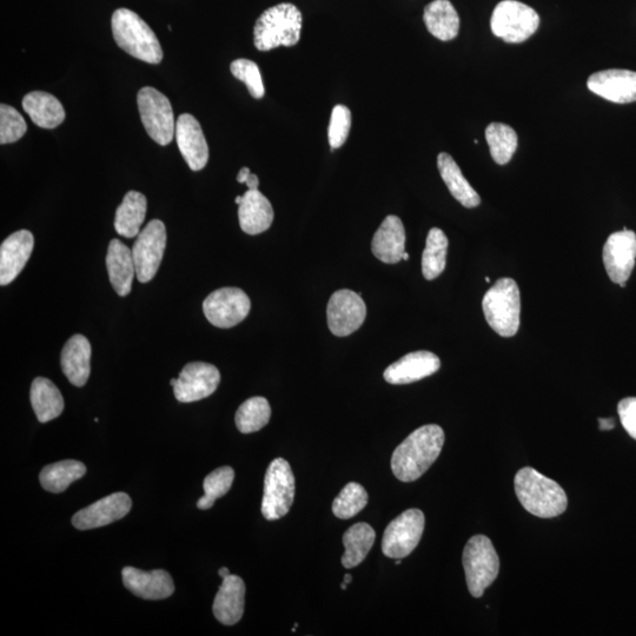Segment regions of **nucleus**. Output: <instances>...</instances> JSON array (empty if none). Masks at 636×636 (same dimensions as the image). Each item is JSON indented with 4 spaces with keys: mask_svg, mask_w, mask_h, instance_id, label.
Returning <instances> with one entry per match:
<instances>
[{
    "mask_svg": "<svg viewBox=\"0 0 636 636\" xmlns=\"http://www.w3.org/2000/svg\"><path fill=\"white\" fill-rule=\"evenodd\" d=\"M599 424L601 430H612L615 427L613 419H599Z\"/></svg>",
    "mask_w": 636,
    "mask_h": 636,
    "instance_id": "a18cd8bd",
    "label": "nucleus"
},
{
    "mask_svg": "<svg viewBox=\"0 0 636 636\" xmlns=\"http://www.w3.org/2000/svg\"><path fill=\"white\" fill-rule=\"evenodd\" d=\"M468 591L474 598H481L486 589L498 578L500 559L493 542L485 535H475L463 551Z\"/></svg>",
    "mask_w": 636,
    "mask_h": 636,
    "instance_id": "423d86ee",
    "label": "nucleus"
},
{
    "mask_svg": "<svg viewBox=\"0 0 636 636\" xmlns=\"http://www.w3.org/2000/svg\"><path fill=\"white\" fill-rule=\"evenodd\" d=\"M176 382H177V379H172V380L170 381L171 386H172V387H174V386H175V384H176Z\"/></svg>",
    "mask_w": 636,
    "mask_h": 636,
    "instance_id": "603ef678",
    "label": "nucleus"
},
{
    "mask_svg": "<svg viewBox=\"0 0 636 636\" xmlns=\"http://www.w3.org/2000/svg\"><path fill=\"white\" fill-rule=\"evenodd\" d=\"M122 578L125 588L144 600L168 599L176 589L171 575L163 569L143 572L134 567H125Z\"/></svg>",
    "mask_w": 636,
    "mask_h": 636,
    "instance_id": "aec40b11",
    "label": "nucleus"
},
{
    "mask_svg": "<svg viewBox=\"0 0 636 636\" xmlns=\"http://www.w3.org/2000/svg\"><path fill=\"white\" fill-rule=\"evenodd\" d=\"M28 130L25 119L10 105H0V144H11L19 141Z\"/></svg>",
    "mask_w": 636,
    "mask_h": 636,
    "instance_id": "58836bf2",
    "label": "nucleus"
},
{
    "mask_svg": "<svg viewBox=\"0 0 636 636\" xmlns=\"http://www.w3.org/2000/svg\"><path fill=\"white\" fill-rule=\"evenodd\" d=\"M371 250L383 263L396 264L403 260L406 253V230L399 217H386L374 235Z\"/></svg>",
    "mask_w": 636,
    "mask_h": 636,
    "instance_id": "5701e85b",
    "label": "nucleus"
},
{
    "mask_svg": "<svg viewBox=\"0 0 636 636\" xmlns=\"http://www.w3.org/2000/svg\"><path fill=\"white\" fill-rule=\"evenodd\" d=\"M131 507L132 501L127 493H114L79 510L72 518V525L78 530L108 526L127 516Z\"/></svg>",
    "mask_w": 636,
    "mask_h": 636,
    "instance_id": "dca6fc26",
    "label": "nucleus"
},
{
    "mask_svg": "<svg viewBox=\"0 0 636 636\" xmlns=\"http://www.w3.org/2000/svg\"><path fill=\"white\" fill-rule=\"evenodd\" d=\"M448 238L439 228L429 231L422 255V273L428 281L439 277L446 269Z\"/></svg>",
    "mask_w": 636,
    "mask_h": 636,
    "instance_id": "72a5a7b5",
    "label": "nucleus"
},
{
    "mask_svg": "<svg viewBox=\"0 0 636 636\" xmlns=\"http://www.w3.org/2000/svg\"><path fill=\"white\" fill-rule=\"evenodd\" d=\"M270 417L271 408L268 400L256 396L241 404L237 410L235 422L242 434H251L267 426Z\"/></svg>",
    "mask_w": 636,
    "mask_h": 636,
    "instance_id": "c9c22d12",
    "label": "nucleus"
},
{
    "mask_svg": "<svg viewBox=\"0 0 636 636\" xmlns=\"http://www.w3.org/2000/svg\"><path fill=\"white\" fill-rule=\"evenodd\" d=\"M106 268H108L111 286L119 296H128L131 293L132 281L136 275V265L132 250L118 240H112L108 255H106Z\"/></svg>",
    "mask_w": 636,
    "mask_h": 636,
    "instance_id": "a878e982",
    "label": "nucleus"
},
{
    "mask_svg": "<svg viewBox=\"0 0 636 636\" xmlns=\"http://www.w3.org/2000/svg\"><path fill=\"white\" fill-rule=\"evenodd\" d=\"M112 33L122 50L139 61L159 64L163 59V50L155 32L134 11L119 9L111 19Z\"/></svg>",
    "mask_w": 636,
    "mask_h": 636,
    "instance_id": "7ed1b4c3",
    "label": "nucleus"
},
{
    "mask_svg": "<svg viewBox=\"0 0 636 636\" xmlns=\"http://www.w3.org/2000/svg\"><path fill=\"white\" fill-rule=\"evenodd\" d=\"M235 479L234 469L221 467L210 473L203 482L204 496L197 502V508L210 509L217 499L222 498L233 487Z\"/></svg>",
    "mask_w": 636,
    "mask_h": 636,
    "instance_id": "e433bc0d",
    "label": "nucleus"
},
{
    "mask_svg": "<svg viewBox=\"0 0 636 636\" xmlns=\"http://www.w3.org/2000/svg\"><path fill=\"white\" fill-rule=\"evenodd\" d=\"M238 220L245 234L258 235L274 222V209L260 190H248L238 204Z\"/></svg>",
    "mask_w": 636,
    "mask_h": 636,
    "instance_id": "4be33fe9",
    "label": "nucleus"
},
{
    "mask_svg": "<svg viewBox=\"0 0 636 636\" xmlns=\"http://www.w3.org/2000/svg\"><path fill=\"white\" fill-rule=\"evenodd\" d=\"M148 201L141 192L129 191L116 211L115 229L121 236L132 238L141 233L147 217Z\"/></svg>",
    "mask_w": 636,
    "mask_h": 636,
    "instance_id": "7c9ffc66",
    "label": "nucleus"
},
{
    "mask_svg": "<svg viewBox=\"0 0 636 636\" xmlns=\"http://www.w3.org/2000/svg\"><path fill=\"white\" fill-rule=\"evenodd\" d=\"M245 184H247V187L250 190H257L258 189V185H260V180H258V177L254 174H250V176L248 177L247 182H245Z\"/></svg>",
    "mask_w": 636,
    "mask_h": 636,
    "instance_id": "37998d69",
    "label": "nucleus"
},
{
    "mask_svg": "<svg viewBox=\"0 0 636 636\" xmlns=\"http://www.w3.org/2000/svg\"><path fill=\"white\" fill-rule=\"evenodd\" d=\"M251 171L249 168H242L240 172H238L237 182L245 184L247 182L248 177L250 176Z\"/></svg>",
    "mask_w": 636,
    "mask_h": 636,
    "instance_id": "c03bdc74",
    "label": "nucleus"
},
{
    "mask_svg": "<svg viewBox=\"0 0 636 636\" xmlns=\"http://www.w3.org/2000/svg\"><path fill=\"white\" fill-rule=\"evenodd\" d=\"M426 519L420 509H408L389 523L382 539V552L389 559H404L421 541Z\"/></svg>",
    "mask_w": 636,
    "mask_h": 636,
    "instance_id": "9d476101",
    "label": "nucleus"
},
{
    "mask_svg": "<svg viewBox=\"0 0 636 636\" xmlns=\"http://www.w3.org/2000/svg\"><path fill=\"white\" fill-rule=\"evenodd\" d=\"M165 248H167V229L162 221L152 220L139 233L132 248L139 282L148 283L156 276Z\"/></svg>",
    "mask_w": 636,
    "mask_h": 636,
    "instance_id": "9b49d317",
    "label": "nucleus"
},
{
    "mask_svg": "<svg viewBox=\"0 0 636 636\" xmlns=\"http://www.w3.org/2000/svg\"><path fill=\"white\" fill-rule=\"evenodd\" d=\"M86 474L84 463L76 460H65L46 466L39 474V481L46 492L59 494L65 492L75 481Z\"/></svg>",
    "mask_w": 636,
    "mask_h": 636,
    "instance_id": "473e14b6",
    "label": "nucleus"
},
{
    "mask_svg": "<svg viewBox=\"0 0 636 636\" xmlns=\"http://www.w3.org/2000/svg\"><path fill=\"white\" fill-rule=\"evenodd\" d=\"M295 498V476L284 459L270 463L264 477L262 514L268 521L283 518L289 513Z\"/></svg>",
    "mask_w": 636,
    "mask_h": 636,
    "instance_id": "6e6552de",
    "label": "nucleus"
},
{
    "mask_svg": "<svg viewBox=\"0 0 636 636\" xmlns=\"http://www.w3.org/2000/svg\"><path fill=\"white\" fill-rule=\"evenodd\" d=\"M218 575L221 576L222 579L228 578L230 575L229 569L227 567H223L218 571Z\"/></svg>",
    "mask_w": 636,
    "mask_h": 636,
    "instance_id": "49530a36",
    "label": "nucleus"
},
{
    "mask_svg": "<svg viewBox=\"0 0 636 636\" xmlns=\"http://www.w3.org/2000/svg\"><path fill=\"white\" fill-rule=\"evenodd\" d=\"M351 128V112L344 105H336L331 112L328 139L331 151L340 149L347 142Z\"/></svg>",
    "mask_w": 636,
    "mask_h": 636,
    "instance_id": "a19ab883",
    "label": "nucleus"
},
{
    "mask_svg": "<svg viewBox=\"0 0 636 636\" xmlns=\"http://www.w3.org/2000/svg\"><path fill=\"white\" fill-rule=\"evenodd\" d=\"M539 25L538 12L516 0H503L496 5L490 21L494 35L512 44L526 42L538 31Z\"/></svg>",
    "mask_w": 636,
    "mask_h": 636,
    "instance_id": "0eeeda50",
    "label": "nucleus"
},
{
    "mask_svg": "<svg viewBox=\"0 0 636 636\" xmlns=\"http://www.w3.org/2000/svg\"><path fill=\"white\" fill-rule=\"evenodd\" d=\"M403 260H404V261H408V260H409V254L404 253V255H403Z\"/></svg>",
    "mask_w": 636,
    "mask_h": 636,
    "instance_id": "3c124183",
    "label": "nucleus"
},
{
    "mask_svg": "<svg viewBox=\"0 0 636 636\" xmlns=\"http://www.w3.org/2000/svg\"><path fill=\"white\" fill-rule=\"evenodd\" d=\"M139 115L148 135L165 147L176 132L174 111L167 97L154 88H143L137 96Z\"/></svg>",
    "mask_w": 636,
    "mask_h": 636,
    "instance_id": "1a4fd4ad",
    "label": "nucleus"
},
{
    "mask_svg": "<svg viewBox=\"0 0 636 636\" xmlns=\"http://www.w3.org/2000/svg\"><path fill=\"white\" fill-rule=\"evenodd\" d=\"M441 368V361L430 351H414L396 361L384 371V380L390 384H409L432 376Z\"/></svg>",
    "mask_w": 636,
    "mask_h": 636,
    "instance_id": "412c9836",
    "label": "nucleus"
},
{
    "mask_svg": "<svg viewBox=\"0 0 636 636\" xmlns=\"http://www.w3.org/2000/svg\"><path fill=\"white\" fill-rule=\"evenodd\" d=\"M23 109L39 128L55 129L65 119V111L55 96L44 91H33L23 99Z\"/></svg>",
    "mask_w": 636,
    "mask_h": 636,
    "instance_id": "bb28decb",
    "label": "nucleus"
},
{
    "mask_svg": "<svg viewBox=\"0 0 636 636\" xmlns=\"http://www.w3.org/2000/svg\"><path fill=\"white\" fill-rule=\"evenodd\" d=\"M351 581H353V576H351L350 574H346V575H344V581H343V582H346V583H347V585H349V583H350Z\"/></svg>",
    "mask_w": 636,
    "mask_h": 636,
    "instance_id": "de8ad7c7",
    "label": "nucleus"
},
{
    "mask_svg": "<svg viewBox=\"0 0 636 636\" xmlns=\"http://www.w3.org/2000/svg\"><path fill=\"white\" fill-rule=\"evenodd\" d=\"M91 344L83 335L72 336L65 343L61 364L63 373L75 387H84L91 373Z\"/></svg>",
    "mask_w": 636,
    "mask_h": 636,
    "instance_id": "393cba45",
    "label": "nucleus"
},
{
    "mask_svg": "<svg viewBox=\"0 0 636 636\" xmlns=\"http://www.w3.org/2000/svg\"><path fill=\"white\" fill-rule=\"evenodd\" d=\"M220 382V370L212 364L188 363L174 386L175 397L182 403L201 401L214 394Z\"/></svg>",
    "mask_w": 636,
    "mask_h": 636,
    "instance_id": "4468645a",
    "label": "nucleus"
},
{
    "mask_svg": "<svg viewBox=\"0 0 636 636\" xmlns=\"http://www.w3.org/2000/svg\"><path fill=\"white\" fill-rule=\"evenodd\" d=\"M367 306L360 294L342 289L330 297L327 317L328 326L335 336L346 337L359 330L366 321Z\"/></svg>",
    "mask_w": 636,
    "mask_h": 636,
    "instance_id": "ddd939ff",
    "label": "nucleus"
},
{
    "mask_svg": "<svg viewBox=\"0 0 636 636\" xmlns=\"http://www.w3.org/2000/svg\"><path fill=\"white\" fill-rule=\"evenodd\" d=\"M245 585L240 576L230 574L223 579L212 612L215 618L225 626H234L240 622L244 613Z\"/></svg>",
    "mask_w": 636,
    "mask_h": 636,
    "instance_id": "b1692460",
    "label": "nucleus"
},
{
    "mask_svg": "<svg viewBox=\"0 0 636 636\" xmlns=\"http://www.w3.org/2000/svg\"><path fill=\"white\" fill-rule=\"evenodd\" d=\"M636 260V235L626 228L608 237L604 247V264L611 281L626 287Z\"/></svg>",
    "mask_w": 636,
    "mask_h": 636,
    "instance_id": "2eb2a0df",
    "label": "nucleus"
},
{
    "mask_svg": "<svg viewBox=\"0 0 636 636\" xmlns=\"http://www.w3.org/2000/svg\"><path fill=\"white\" fill-rule=\"evenodd\" d=\"M368 500L367 490L360 483L350 482L334 500L333 513L336 518L349 520L366 508Z\"/></svg>",
    "mask_w": 636,
    "mask_h": 636,
    "instance_id": "4c0bfd02",
    "label": "nucleus"
},
{
    "mask_svg": "<svg viewBox=\"0 0 636 636\" xmlns=\"http://www.w3.org/2000/svg\"><path fill=\"white\" fill-rule=\"evenodd\" d=\"M302 23V13L294 4L282 3L264 11L254 28L256 49L270 51L296 45L301 39Z\"/></svg>",
    "mask_w": 636,
    "mask_h": 636,
    "instance_id": "20e7f679",
    "label": "nucleus"
},
{
    "mask_svg": "<svg viewBox=\"0 0 636 636\" xmlns=\"http://www.w3.org/2000/svg\"><path fill=\"white\" fill-rule=\"evenodd\" d=\"M445 445V432L437 424H427L410 434L392 457L394 475L402 482H414L433 466Z\"/></svg>",
    "mask_w": 636,
    "mask_h": 636,
    "instance_id": "f257e3e1",
    "label": "nucleus"
},
{
    "mask_svg": "<svg viewBox=\"0 0 636 636\" xmlns=\"http://www.w3.org/2000/svg\"><path fill=\"white\" fill-rule=\"evenodd\" d=\"M515 493L523 508L542 519H551L566 512L565 490L534 468L526 467L515 476Z\"/></svg>",
    "mask_w": 636,
    "mask_h": 636,
    "instance_id": "f03ea898",
    "label": "nucleus"
},
{
    "mask_svg": "<svg viewBox=\"0 0 636 636\" xmlns=\"http://www.w3.org/2000/svg\"><path fill=\"white\" fill-rule=\"evenodd\" d=\"M483 314L496 334L513 337L520 328L521 298L512 278H501L487 291L482 301Z\"/></svg>",
    "mask_w": 636,
    "mask_h": 636,
    "instance_id": "39448f33",
    "label": "nucleus"
},
{
    "mask_svg": "<svg viewBox=\"0 0 636 636\" xmlns=\"http://www.w3.org/2000/svg\"><path fill=\"white\" fill-rule=\"evenodd\" d=\"M231 74L238 81L247 85L249 94L255 99H261L265 95V89L262 81L261 70L258 65L249 61V59H236L230 65Z\"/></svg>",
    "mask_w": 636,
    "mask_h": 636,
    "instance_id": "ea45409f",
    "label": "nucleus"
},
{
    "mask_svg": "<svg viewBox=\"0 0 636 636\" xmlns=\"http://www.w3.org/2000/svg\"><path fill=\"white\" fill-rule=\"evenodd\" d=\"M30 399L37 419L41 423L50 422L61 416L64 410V399L55 383L37 377L31 384Z\"/></svg>",
    "mask_w": 636,
    "mask_h": 636,
    "instance_id": "c756f323",
    "label": "nucleus"
},
{
    "mask_svg": "<svg viewBox=\"0 0 636 636\" xmlns=\"http://www.w3.org/2000/svg\"><path fill=\"white\" fill-rule=\"evenodd\" d=\"M588 89L606 101L628 104L636 102V72L611 69L596 72L587 81Z\"/></svg>",
    "mask_w": 636,
    "mask_h": 636,
    "instance_id": "f3484780",
    "label": "nucleus"
},
{
    "mask_svg": "<svg viewBox=\"0 0 636 636\" xmlns=\"http://www.w3.org/2000/svg\"><path fill=\"white\" fill-rule=\"evenodd\" d=\"M35 238L29 230L10 235L0 247V284L8 286L15 281L30 260Z\"/></svg>",
    "mask_w": 636,
    "mask_h": 636,
    "instance_id": "6ab92c4d",
    "label": "nucleus"
},
{
    "mask_svg": "<svg viewBox=\"0 0 636 636\" xmlns=\"http://www.w3.org/2000/svg\"><path fill=\"white\" fill-rule=\"evenodd\" d=\"M486 139L495 163L505 165L512 161L519 144L518 134L513 128L502 123L489 124Z\"/></svg>",
    "mask_w": 636,
    "mask_h": 636,
    "instance_id": "f704fd0d",
    "label": "nucleus"
},
{
    "mask_svg": "<svg viewBox=\"0 0 636 636\" xmlns=\"http://www.w3.org/2000/svg\"><path fill=\"white\" fill-rule=\"evenodd\" d=\"M423 19L428 31L442 42L453 41L459 35L460 17L449 0H434L428 4Z\"/></svg>",
    "mask_w": 636,
    "mask_h": 636,
    "instance_id": "c85d7f7f",
    "label": "nucleus"
},
{
    "mask_svg": "<svg viewBox=\"0 0 636 636\" xmlns=\"http://www.w3.org/2000/svg\"><path fill=\"white\" fill-rule=\"evenodd\" d=\"M618 412L622 426L629 436L636 440V397H627L620 401Z\"/></svg>",
    "mask_w": 636,
    "mask_h": 636,
    "instance_id": "79ce46f5",
    "label": "nucleus"
},
{
    "mask_svg": "<svg viewBox=\"0 0 636 636\" xmlns=\"http://www.w3.org/2000/svg\"><path fill=\"white\" fill-rule=\"evenodd\" d=\"M250 309L249 296L238 288L215 290L203 302L205 317L212 326L222 329L233 328L243 322Z\"/></svg>",
    "mask_w": 636,
    "mask_h": 636,
    "instance_id": "f8f14e48",
    "label": "nucleus"
},
{
    "mask_svg": "<svg viewBox=\"0 0 636 636\" xmlns=\"http://www.w3.org/2000/svg\"><path fill=\"white\" fill-rule=\"evenodd\" d=\"M235 202L236 204H240L242 202V196H237Z\"/></svg>",
    "mask_w": 636,
    "mask_h": 636,
    "instance_id": "09e8293b",
    "label": "nucleus"
},
{
    "mask_svg": "<svg viewBox=\"0 0 636 636\" xmlns=\"http://www.w3.org/2000/svg\"><path fill=\"white\" fill-rule=\"evenodd\" d=\"M347 587H348L347 583L343 582L341 585V589H343V591H346Z\"/></svg>",
    "mask_w": 636,
    "mask_h": 636,
    "instance_id": "8fccbe9b",
    "label": "nucleus"
},
{
    "mask_svg": "<svg viewBox=\"0 0 636 636\" xmlns=\"http://www.w3.org/2000/svg\"><path fill=\"white\" fill-rule=\"evenodd\" d=\"M437 168H439L442 180L446 183L450 194L453 195L457 202H460L463 207L468 209L479 207L481 203L479 194L466 180V177L463 176L459 165H457L452 156L442 152L437 157Z\"/></svg>",
    "mask_w": 636,
    "mask_h": 636,
    "instance_id": "cd10ccee",
    "label": "nucleus"
},
{
    "mask_svg": "<svg viewBox=\"0 0 636 636\" xmlns=\"http://www.w3.org/2000/svg\"><path fill=\"white\" fill-rule=\"evenodd\" d=\"M486 282L490 283V278L489 277H486Z\"/></svg>",
    "mask_w": 636,
    "mask_h": 636,
    "instance_id": "864d4df0",
    "label": "nucleus"
},
{
    "mask_svg": "<svg viewBox=\"0 0 636 636\" xmlns=\"http://www.w3.org/2000/svg\"><path fill=\"white\" fill-rule=\"evenodd\" d=\"M176 142L185 162L192 171H200L209 161V147L200 122L189 114L178 117L176 122Z\"/></svg>",
    "mask_w": 636,
    "mask_h": 636,
    "instance_id": "a211bd4d",
    "label": "nucleus"
},
{
    "mask_svg": "<svg viewBox=\"0 0 636 636\" xmlns=\"http://www.w3.org/2000/svg\"><path fill=\"white\" fill-rule=\"evenodd\" d=\"M376 534L368 523H356L343 535V545L346 553L342 556L344 568L351 569L360 565L374 546Z\"/></svg>",
    "mask_w": 636,
    "mask_h": 636,
    "instance_id": "2f4dec72",
    "label": "nucleus"
}]
</instances>
